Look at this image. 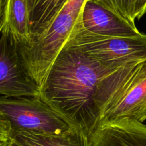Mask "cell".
Here are the masks:
<instances>
[{
    "label": "cell",
    "mask_w": 146,
    "mask_h": 146,
    "mask_svg": "<svg viewBox=\"0 0 146 146\" xmlns=\"http://www.w3.org/2000/svg\"><path fill=\"white\" fill-rule=\"evenodd\" d=\"M89 141L90 146H146V125L131 120L102 123Z\"/></svg>",
    "instance_id": "cell-8"
},
{
    "label": "cell",
    "mask_w": 146,
    "mask_h": 146,
    "mask_svg": "<svg viewBox=\"0 0 146 146\" xmlns=\"http://www.w3.org/2000/svg\"><path fill=\"white\" fill-rule=\"evenodd\" d=\"M110 11L121 18L134 23L136 19V0H90Z\"/></svg>",
    "instance_id": "cell-12"
},
{
    "label": "cell",
    "mask_w": 146,
    "mask_h": 146,
    "mask_svg": "<svg viewBox=\"0 0 146 146\" xmlns=\"http://www.w3.org/2000/svg\"><path fill=\"white\" fill-rule=\"evenodd\" d=\"M9 143H4L2 142H0V146H4V145H8Z\"/></svg>",
    "instance_id": "cell-16"
},
{
    "label": "cell",
    "mask_w": 146,
    "mask_h": 146,
    "mask_svg": "<svg viewBox=\"0 0 146 146\" xmlns=\"http://www.w3.org/2000/svg\"><path fill=\"white\" fill-rule=\"evenodd\" d=\"M112 71L79 50L64 46L40 86V97L70 126L90 138L100 122L98 84Z\"/></svg>",
    "instance_id": "cell-1"
},
{
    "label": "cell",
    "mask_w": 146,
    "mask_h": 146,
    "mask_svg": "<svg viewBox=\"0 0 146 146\" xmlns=\"http://www.w3.org/2000/svg\"><path fill=\"white\" fill-rule=\"evenodd\" d=\"M9 0H0V34L3 31L5 23V14Z\"/></svg>",
    "instance_id": "cell-14"
},
{
    "label": "cell",
    "mask_w": 146,
    "mask_h": 146,
    "mask_svg": "<svg viewBox=\"0 0 146 146\" xmlns=\"http://www.w3.org/2000/svg\"><path fill=\"white\" fill-rule=\"evenodd\" d=\"M11 141L18 146H90L89 137L81 130L71 128L59 135H36L14 132Z\"/></svg>",
    "instance_id": "cell-9"
},
{
    "label": "cell",
    "mask_w": 146,
    "mask_h": 146,
    "mask_svg": "<svg viewBox=\"0 0 146 146\" xmlns=\"http://www.w3.org/2000/svg\"><path fill=\"white\" fill-rule=\"evenodd\" d=\"M29 0H9L5 14L4 29L17 44H24L31 36Z\"/></svg>",
    "instance_id": "cell-10"
},
{
    "label": "cell",
    "mask_w": 146,
    "mask_h": 146,
    "mask_svg": "<svg viewBox=\"0 0 146 146\" xmlns=\"http://www.w3.org/2000/svg\"><path fill=\"white\" fill-rule=\"evenodd\" d=\"M100 122L146 120V61L125 65L101 78L96 95Z\"/></svg>",
    "instance_id": "cell-2"
},
{
    "label": "cell",
    "mask_w": 146,
    "mask_h": 146,
    "mask_svg": "<svg viewBox=\"0 0 146 146\" xmlns=\"http://www.w3.org/2000/svg\"><path fill=\"white\" fill-rule=\"evenodd\" d=\"M4 146H10V143H9L8 144V145H4Z\"/></svg>",
    "instance_id": "cell-18"
},
{
    "label": "cell",
    "mask_w": 146,
    "mask_h": 146,
    "mask_svg": "<svg viewBox=\"0 0 146 146\" xmlns=\"http://www.w3.org/2000/svg\"><path fill=\"white\" fill-rule=\"evenodd\" d=\"M0 114L11 133L59 135L72 128L39 96H0Z\"/></svg>",
    "instance_id": "cell-5"
},
{
    "label": "cell",
    "mask_w": 146,
    "mask_h": 146,
    "mask_svg": "<svg viewBox=\"0 0 146 146\" xmlns=\"http://www.w3.org/2000/svg\"><path fill=\"white\" fill-rule=\"evenodd\" d=\"M10 146H18V145H16L15 143H12L11 141V142H10Z\"/></svg>",
    "instance_id": "cell-17"
},
{
    "label": "cell",
    "mask_w": 146,
    "mask_h": 146,
    "mask_svg": "<svg viewBox=\"0 0 146 146\" xmlns=\"http://www.w3.org/2000/svg\"><path fill=\"white\" fill-rule=\"evenodd\" d=\"M79 21L65 44L67 46L79 50L113 71L127 64L146 61V34L135 38L102 36L86 31Z\"/></svg>",
    "instance_id": "cell-4"
},
{
    "label": "cell",
    "mask_w": 146,
    "mask_h": 146,
    "mask_svg": "<svg viewBox=\"0 0 146 146\" xmlns=\"http://www.w3.org/2000/svg\"><path fill=\"white\" fill-rule=\"evenodd\" d=\"M146 13V0H136V19H139Z\"/></svg>",
    "instance_id": "cell-15"
},
{
    "label": "cell",
    "mask_w": 146,
    "mask_h": 146,
    "mask_svg": "<svg viewBox=\"0 0 146 146\" xmlns=\"http://www.w3.org/2000/svg\"><path fill=\"white\" fill-rule=\"evenodd\" d=\"M0 96L40 97V88L24 68L17 43L4 29L0 36Z\"/></svg>",
    "instance_id": "cell-6"
},
{
    "label": "cell",
    "mask_w": 146,
    "mask_h": 146,
    "mask_svg": "<svg viewBox=\"0 0 146 146\" xmlns=\"http://www.w3.org/2000/svg\"><path fill=\"white\" fill-rule=\"evenodd\" d=\"M79 23L87 32L102 36L135 38L144 34L134 23L90 0H86L83 5Z\"/></svg>",
    "instance_id": "cell-7"
},
{
    "label": "cell",
    "mask_w": 146,
    "mask_h": 146,
    "mask_svg": "<svg viewBox=\"0 0 146 146\" xmlns=\"http://www.w3.org/2000/svg\"><path fill=\"white\" fill-rule=\"evenodd\" d=\"M85 1L68 0L47 28L31 35L27 42L17 44L21 62L39 88L67 44Z\"/></svg>",
    "instance_id": "cell-3"
},
{
    "label": "cell",
    "mask_w": 146,
    "mask_h": 146,
    "mask_svg": "<svg viewBox=\"0 0 146 146\" xmlns=\"http://www.w3.org/2000/svg\"><path fill=\"white\" fill-rule=\"evenodd\" d=\"M67 1L68 0H29L31 35L37 34L47 28Z\"/></svg>",
    "instance_id": "cell-11"
},
{
    "label": "cell",
    "mask_w": 146,
    "mask_h": 146,
    "mask_svg": "<svg viewBox=\"0 0 146 146\" xmlns=\"http://www.w3.org/2000/svg\"><path fill=\"white\" fill-rule=\"evenodd\" d=\"M11 128L9 123L0 114V142L9 143L11 142Z\"/></svg>",
    "instance_id": "cell-13"
}]
</instances>
